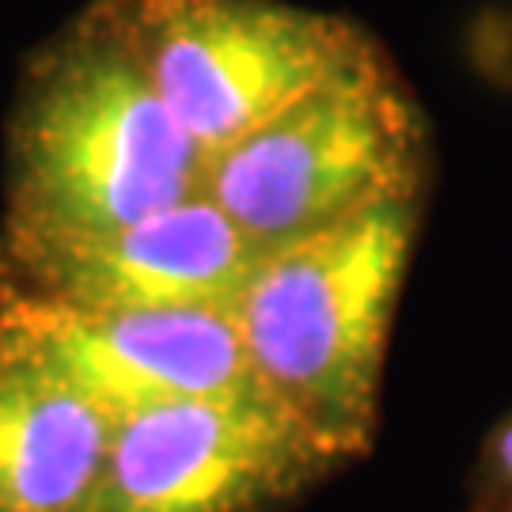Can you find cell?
<instances>
[{
    "instance_id": "277c9868",
    "label": "cell",
    "mask_w": 512,
    "mask_h": 512,
    "mask_svg": "<svg viewBox=\"0 0 512 512\" xmlns=\"http://www.w3.org/2000/svg\"><path fill=\"white\" fill-rule=\"evenodd\" d=\"M118 16L209 160L372 50L346 19L281 0H118Z\"/></svg>"
},
{
    "instance_id": "52a82bcc",
    "label": "cell",
    "mask_w": 512,
    "mask_h": 512,
    "mask_svg": "<svg viewBox=\"0 0 512 512\" xmlns=\"http://www.w3.org/2000/svg\"><path fill=\"white\" fill-rule=\"evenodd\" d=\"M270 247L209 194L107 232H0V289L73 308H232Z\"/></svg>"
},
{
    "instance_id": "9c48e42d",
    "label": "cell",
    "mask_w": 512,
    "mask_h": 512,
    "mask_svg": "<svg viewBox=\"0 0 512 512\" xmlns=\"http://www.w3.org/2000/svg\"><path fill=\"white\" fill-rule=\"evenodd\" d=\"M494 456H497V471H501V478H509L512 482V421L501 425L497 444H494Z\"/></svg>"
},
{
    "instance_id": "5b68a950",
    "label": "cell",
    "mask_w": 512,
    "mask_h": 512,
    "mask_svg": "<svg viewBox=\"0 0 512 512\" xmlns=\"http://www.w3.org/2000/svg\"><path fill=\"white\" fill-rule=\"evenodd\" d=\"M338 456L274 395L190 399L118 418L92 512H255Z\"/></svg>"
},
{
    "instance_id": "ba28073f",
    "label": "cell",
    "mask_w": 512,
    "mask_h": 512,
    "mask_svg": "<svg viewBox=\"0 0 512 512\" xmlns=\"http://www.w3.org/2000/svg\"><path fill=\"white\" fill-rule=\"evenodd\" d=\"M118 418L0 349V512H92Z\"/></svg>"
},
{
    "instance_id": "6da1fadb",
    "label": "cell",
    "mask_w": 512,
    "mask_h": 512,
    "mask_svg": "<svg viewBox=\"0 0 512 512\" xmlns=\"http://www.w3.org/2000/svg\"><path fill=\"white\" fill-rule=\"evenodd\" d=\"M205 190L209 152L152 84L118 0L35 57L12 118L8 232H107Z\"/></svg>"
},
{
    "instance_id": "3957f363",
    "label": "cell",
    "mask_w": 512,
    "mask_h": 512,
    "mask_svg": "<svg viewBox=\"0 0 512 512\" xmlns=\"http://www.w3.org/2000/svg\"><path fill=\"white\" fill-rule=\"evenodd\" d=\"M425 126L372 46L357 65L209 160V198L277 247L372 205L418 198Z\"/></svg>"
},
{
    "instance_id": "7a4b0ae2",
    "label": "cell",
    "mask_w": 512,
    "mask_h": 512,
    "mask_svg": "<svg viewBox=\"0 0 512 512\" xmlns=\"http://www.w3.org/2000/svg\"><path fill=\"white\" fill-rule=\"evenodd\" d=\"M414 232L418 198H403L285 239L232 304L262 387L338 459L372 440Z\"/></svg>"
},
{
    "instance_id": "8992f818",
    "label": "cell",
    "mask_w": 512,
    "mask_h": 512,
    "mask_svg": "<svg viewBox=\"0 0 512 512\" xmlns=\"http://www.w3.org/2000/svg\"><path fill=\"white\" fill-rule=\"evenodd\" d=\"M0 349L46 365L114 418L270 395L232 308H73L0 289Z\"/></svg>"
}]
</instances>
